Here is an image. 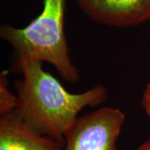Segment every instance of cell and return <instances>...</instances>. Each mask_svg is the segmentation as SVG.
I'll return each mask as SVG.
<instances>
[{
    "mask_svg": "<svg viewBox=\"0 0 150 150\" xmlns=\"http://www.w3.org/2000/svg\"><path fill=\"white\" fill-rule=\"evenodd\" d=\"M23 79L15 82L18 93L16 110L38 133L61 142L86 107L104 102L108 92L102 84L88 91L72 93L54 76L44 71L42 62L18 61Z\"/></svg>",
    "mask_w": 150,
    "mask_h": 150,
    "instance_id": "obj_1",
    "label": "cell"
},
{
    "mask_svg": "<svg viewBox=\"0 0 150 150\" xmlns=\"http://www.w3.org/2000/svg\"><path fill=\"white\" fill-rule=\"evenodd\" d=\"M142 103H143V106L144 108L145 111L150 118V83L147 85L146 88H145Z\"/></svg>",
    "mask_w": 150,
    "mask_h": 150,
    "instance_id": "obj_7",
    "label": "cell"
},
{
    "mask_svg": "<svg viewBox=\"0 0 150 150\" xmlns=\"http://www.w3.org/2000/svg\"><path fill=\"white\" fill-rule=\"evenodd\" d=\"M62 143L38 133L16 109L1 115L0 150H62Z\"/></svg>",
    "mask_w": 150,
    "mask_h": 150,
    "instance_id": "obj_5",
    "label": "cell"
},
{
    "mask_svg": "<svg viewBox=\"0 0 150 150\" xmlns=\"http://www.w3.org/2000/svg\"><path fill=\"white\" fill-rule=\"evenodd\" d=\"M137 150H150V140L143 144Z\"/></svg>",
    "mask_w": 150,
    "mask_h": 150,
    "instance_id": "obj_8",
    "label": "cell"
},
{
    "mask_svg": "<svg viewBox=\"0 0 150 150\" xmlns=\"http://www.w3.org/2000/svg\"><path fill=\"white\" fill-rule=\"evenodd\" d=\"M124 120L120 109L109 107L78 118L65 135L64 150H116Z\"/></svg>",
    "mask_w": 150,
    "mask_h": 150,
    "instance_id": "obj_3",
    "label": "cell"
},
{
    "mask_svg": "<svg viewBox=\"0 0 150 150\" xmlns=\"http://www.w3.org/2000/svg\"><path fill=\"white\" fill-rule=\"evenodd\" d=\"M7 71H3L0 75V112L1 115L15 110L18 106V96L11 93L8 88Z\"/></svg>",
    "mask_w": 150,
    "mask_h": 150,
    "instance_id": "obj_6",
    "label": "cell"
},
{
    "mask_svg": "<svg viewBox=\"0 0 150 150\" xmlns=\"http://www.w3.org/2000/svg\"><path fill=\"white\" fill-rule=\"evenodd\" d=\"M67 0H44L43 8L26 27L2 25L0 35L10 44L18 61H39L52 64L70 83L79 79L71 61L64 29Z\"/></svg>",
    "mask_w": 150,
    "mask_h": 150,
    "instance_id": "obj_2",
    "label": "cell"
},
{
    "mask_svg": "<svg viewBox=\"0 0 150 150\" xmlns=\"http://www.w3.org/2000/svg\"><path fill=\"white\" fill-rule=\"evenodd\" d=\"M93 21L112 27H130L150 20V0H76Z\"/></svg>",
    "mask_w": 150,
    "mask_h": 150,
    "instance_id": "obj_4",
    "label": "cell"
}]
</instances>
